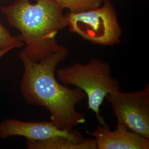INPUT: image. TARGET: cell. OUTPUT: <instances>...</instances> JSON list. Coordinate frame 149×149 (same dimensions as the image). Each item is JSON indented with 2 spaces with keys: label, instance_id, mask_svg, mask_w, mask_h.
I'll use <instances>...</instances> for the list:
<instances>
[{
  "label": "cell",
  "instance_id": "ba28073f",
  "mask_svg": "<svg viewBox=\"0 0 149 149\" xmlns=\"http://www.w3.org/2000/svg\"><path fill=\"white\" fill-rule=\"evenodd\" d=\"M29 149H97L95 139L58 136L42 140H27Z\"/></svg>",
  "mask_w": 149,
  "mask_h": 149
},
{
  "label": "cell",
  "instance_id": "277c9868",
  "mask_svg": "<svg viewBox=\"0 0 149 149\" xmlns=\"http://www.w3.org/2000/svg\"><path fill=\"white\" fill-rule=\"evenodd\" d=\"M64 16L70 32L91 43L113 46L120 42L122 28L109 2L101 8L76 13L70 12Z\"/></svg>",
  "mask_w": 149,
  "mask_h": 149
},
{
  "label": "cell",
  "instance_id": "3957f363",
  "mask_svg": "<svg viewBox=\"0 0 149 149\" xmlns=\"http://www.w3.org/2000/svg\"><path fill=\"white\" fill-rule=\"evenodd\" d=\"M58 80L64 85L75 86L86 95L88 108L96 114L100 124L104 125L100 108L107 95L120 91L119 82L113 77L108 63L93 58L87 64L75 63L58 70Z\"/></svg>",
  "mask_w": 149,
  "mask_h": 149
},
{
  "label": "cell",
  "instance_id": "6da1fadb",
  "mask_svg": "<svg viewBox=\"0 0 149 149\" xmlns=\"http://www.w3.org/2000/svg\"><path fill=\"white\" fill-rule=\"evenodd\" d=\"M68 55V48L57 42L40 49H24L19 54L24 67L21 91L28 103L48 109L50 121L59 129L71 131L86 122L85 116L76 106L86 95L77 87L60 84L56 78L57 66Z\"/></svg>",
  "mask_w": 149,
  "mask_h": 149
},
{
  "label": "cell",
  "instance_id": "30bf717a",
  "mask_svg": "<svg viewBox=\"0 0 149 149\" xmlns=\"http://www.w3.org/2000/svg\"><path fill=\"white\" fill-rule=\"evenodd\" d=\"M24 44L19 37H13L0 24V52L15 48H20Z\"/></svg>",
  "mask_w": 149,
  "mask_h": 149
},
{
  "label": "cell",
  "instance_id": "5b68a950",
  "mask_svg": "<svg viewBox=\"0 0 149 149\" xmlns=\"http://www.w3.org/2000/svg\"><path fill=\"white\" fill-rule=\"evenodd\" d=\"M117 124L149 139V85L133 92L116 91L107 95Z\"/></svg>",
  "mask_w": 149,
  "mask_h": 149
},
{
  "label": "cell",
  "instance_id": "8fae6325",
  "mask_svg": "<svg viewBox=\"0 0 149 149\" xmlns=\"http://www.w3.org/2000/svg\"><path fill=\"white\" fill-rule=\"evenodd\" d=\"M10 51V50H8V49H7V50H3V51H1V52H0V59L4 55H5L8 52H9Z\"/></svg>",
  "mask_w": 149,
  "mask_h": 149
},
{
  "label": "cell",
  "instance_id": "52a82bcc",
  "mask_svg": "<svg viewBox=\"0 0 149 149\" xmlns=\"http://www.w3.org/2000/svg\"><path fill=\"white\" fill-rule=\"evenodd\" d=\"M90 134L95 138L97 149H149V139L120 124L112 131L107 124H100Z\"/></svg>",
  "mask_w": 149,
  "mask_h": 149
},
{
  "label": "cell",
  "instance_id": "4fadbf2b",
  "mask_svg": "<svg viewBox=\"0 0 149 149\" xmlns=\"http://www.w3.org/2000/svg\"><path fill=\"white\" fill-rule=\"evenodd\" d=\"M54 1H55V0H54Z\"/></svg>",
  "mask_w": 149,
  "mask_h": 149
},
{
  "label": "cell",
  "instance_id": "7a4b0ae2",
  "mask_svg": "<svg viewBox=\"0 0 149 149\" xmlns=\"http://www.w3.org/2000/svg\"><path fill=\"white\" fill-rule=\"evenodd\" d=\"M8 23L20 33L19 38L25 49L33 50L46 48L57 42L59 31L68 26L63 9L54 0H17L2 9Z\"/></svg>",
  "mask_w": 149,
  "mask_h": 149
},
{
  "label": "cell",
  "instance_id": "9c48e42d",
  "mask_svg": "<svg viewBox=\"0 0 149 149\" xmlns=\"http://www.w3.org/2000/svg\"><path fill=\"white\" fill-rule=\"evenodd\" d=\"M63 10L69 9L71 13H79L99 7L101 0H55Z\"/></svg>",
  "mask_w": 149,
  "mask_h": 149
},
{
  "label": "cell",
  "instance_id": "8992f818",
  "mask_svg": "<svg viewBox=\"0 0 149 149\" xmlns=\"http://www.w3.org/2000/svg\"><path fill=\"white\" fill-rule=\"evenodd\" d=\"M21 136L32 140H42L58 136L76 138L81 136L77 132L59 129L50 122H24L17 119H7L0 123V138Z\"/></svg>",
  "mask_w": 149,
  "mask_h": 149
},
{
  "label": "cell",
  "instance_id": "7c38bea8",
  "mask_svg": "<svg viewBox=\"0 0 149 149\" xmlns=\"http://www.w3.org/2000/svg\"><path fill=\"white\" fill-rule=\"evenodd\" d=\"M102 1H102H108V0H101Z\"/></svg>",
  "mask_w": 149,
  "mask_h": 149
}]
</instances>
